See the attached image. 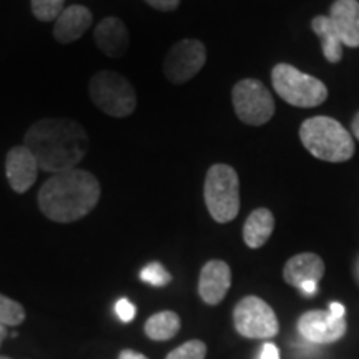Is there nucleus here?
<instances>
[{"label": "nucleus", "mask_w": 359, "mask_h": 359, "mask_svg": "<svg viewBox=\"0 0 359 359\" xmlns=\"http://www.w3.org/2000/svg\"><path fill=\"white\" fill-rule=\"evenodd\" d=\"M231 102L238 118L251 127L268 123L276 111L271 92L257 79L240 80L231 90Z\"/></svg>", "instance_id": "0eeeda50"}, {"label": "nucleus", "mask_w": 359, "mask_h": 359, "mask_svg": "<svg viewBox=\"0 0 359 359\" xmlns=\"http://www.w3.org/2000/svg\"><path fill=\"white\" fill-rule=\"evenodd\" d=\"M88 93L103 114L115 118H125L137 109V93L133 85L116 72H97L88 83Z\"/></svg>", "instance_id": "423d86ee"}, {"label": "nucleus", "mask_w": 359, "mask_h": 359, "mask_svg": "<svg viewBox=\"0 0 359 359\" xmlns=\"http://www.w3.org/2000/svg\"><path fill=\"white\" fill-rule=\"evenodd\" d=\"M206 344L200 339H191L183 343L182 346L175 348L165 359H205Z\"/></svg>", "instance_id": "5701e85b"}, {"label": "nucleus", "mask_w": 359, "mask_h": 359, "mask_svg": "<svg viewBox=\"0 0 359 359\" xmlns=\"http://www.w3.org/2000/svg\"><path fill=\"white\" fill-rule=\"evenodd\" d=\"M93 15L87 7L70 6L64 8L53 25V37L60 43H72L82 39L92 25Z\"/></svg>", "instance_id": "2eb2a0df"}, {"label": "nucleus", "mask_w": 359, "mask_h": 359, "mask_svg": "<svg viewBox=\"0 0 359 359\" xmlns=\"http://www.w3.org/2000/svg\"><path fill=\"white\" fill-rule=\"evenodd\" d=\"M0 359H11V358H7V356H0Z\"/></svg>", "instance_id": "2f4dec72"}, {"label": "nucleus", "mask_w": 359, "mask_h": 359, "mask_svg": "<svg viewBox=\"0 0 359 359\" xmlns=\"http://www.w3.org/2000/svg\"><path fill=\"white\" fill-rule=\"evenodd\" d=\"M140 280L143 283H148L150 286H155V288H163L172 283V275L165 269V266L158 262H154L147 264L145 268L140 271Z\"/></svg>", "instance_id": "4be33fe9"}, {"label": "nucleus", "mask_w": 359, "mask_h": 359, "mask_svg": "<svg viewBox=\"0 0 359 359\" xmlns=\"http://www.w3.org/2000/svg\"><path fill=\"white\" fill-rule=\"evenodd\" d=\"M325 276V262L316 253H299L291 257L283 268V278L294 288H302L306 281L320 283Z\"/></svg>", "instance_id": "4468645a"}, {"label": "nucleus", "mask_w": 359, "mask_h": 359, "mask_svg": "<svg viewBox=\"0 0 359 359\" xmlns=\"http://www.w3.org/2000/svg\"><path fill=\"white\" fill-rule=\"evenodd\" d=\"M8 336V331H7V326H4V325H0V346H2V343H4V339H6Z\"/></svg>", "instance_id": "7c9ffc66"}, {"label": "nucleus", "mask_w": 359, "mask_h": 359, "mask_svg": "<svg viewBox=\"0 0 359 359\" xmlns=\"http://www.w3.org/2000/svg\"><path fill=\"white\" fill-rule=\"evenodd\" d=\"M316 290H318V283L314 281H306L304 285H302V288H299V291H303V294H308V296L316 293Z\"/></svg>", "instance_id": "c85d7f7f"}, {"label": "nucleus", "mask_w": 359, "mask_h": 359, "mask_svg": "<svg viewBox=\"0 0 359 359\" xmlns=\"http://www.w3.org/2000/svg\"><path fill=\"white\" fill-rule=\"evenodd\" d=\"M311 30L321 40L323 55L330 64H338L343 58L344 45L336 34L333 22L326 15H316L311 20Z\"/></svg>", "instance_id": "a211bd4d"}, {"label": "nucleus", "mask_w": 359, "mask_h": 359, "mask_svg": "<svg viewBox=\"0 0 359 359\" xmlns=\"http://www.w3.org/2000/svg\"><path fill=\"white\" fill-rule=\"evenodd\" d=\"M24 145L32 151L39 168L52 175L75 168L90 147L88 133L70 118H42L27 130Z\"/></svg>", "instance_id": "f257e3e1"}, {"label": "nucleus", "mask_w": 359, "mask_h": 359, "mask_svg": "<svg viewBox=\"0 0 359 359\" xmlns=\"http://www.w3.org/2000/svg\"><path fill=\"white\" fill-rule=\"evenodd\" d=\"M95 42L105 55L118 58L128 50L130 35L125 24L116 17H107L95 27Z\"/></svg>", "instance_id": "dca6fc26"}, {"label": "nucleus", "mask_w": 359, "mask_h": 359, "mask_svg": "<svg viewBox=\"0 0 359 359\" xmlns=\"http://www.w3.org/2000/svg\"><path fill=\"white\" fill-rule=\"evenodd\" d=\"M203 196L210 217L217 223H230L240 213V178L230 165L217 163L208 168Z\"/></svg>", "instance_id": "20e7f679"}, {"label": "nucleus", "mask_w": 359, "mask_h": 359, "mask_svg": "<svg viewBox=\"0 0 359 359\" xmlns=\"http://www.w3.org/2000/svg\"><path fill=\"white\" fill-rule=\"evenodd\" d=\"M275 230V215L268 208H257L243 224V240L248 248L258 250L271 238Z\"/></svg>", "instance_id": "f3484780"}, {"label": "nucleus", "mask_w": 359, "mask_h": 359, "mask_svg": "<svg viewBox=\"0 0 359 359\" xmlns=\"http://www.w3.org/2000/svg\"><path fill=\"white\" fill-rule=\"evenodd\" d=\"M115 313H116V316L120 318V321L130 323L135 320L137 308H135V304L132 302H128L127 298H122V299H118L115 304Z\"/></svg>", "instance_id": "b1692460"}, {"label": "nucleus", "mask_w": 359, "mask_h": 359, "mask_svg": "<svg viewBox=\"0 0 359 359\" xmlns=\"http://www.w3.org/2000/svg\"><path fill=\"white\" fill-rule=\"evenodd\" d=\"M271 83L283 100L299 109H314L327 98V87L320 79L303 74L291 64L273 67Z\"/></svg>", "instance_id": "39448f33"}, {"label": "nucleus", "mask_w": 359, "mask_h": 359, "mask_svg": "<svg viewBox=\"0 0 359 359\" xmlns=\"http://www.w3.org/2000/svg\"><path fill=\"white\" fill-rule=\"evenodd\" d=\"M100 182L85 170L72 168L52 175L39 191V206L48 219L74 223L95 208L100 200Z\"/></svg>", "instance_id": "f03ea898"}, {"label": "nucleus", "mask_w": 359, "mask_h": 359, "mask_svg": "<svg viewBox=\"0 0 359 359\" xmlns=\"http://www.w3.org/2000/svg\"><path fill=\"white\" fill-rule=\"evenodd\" d=\"M346 330L348 325L344 318L321 309L303 313L298 320L299 334L313 344H333L346 334Z\"/></svg>", "instance_id": "9d476101"}, {"label": "nucleus", "mask_w": 359, "mask_h": 359, "mask_svg": "<svg viewBox=\"0 0 359 359\" xmlns=\"http://www.w3.org/2000/svg\"><path fill=\"white\" fill-rule=\"evenodd\" d=\"M299 138L303 147L314 158L343 163L353 158L354 142L353 135L331 116H311L299 127Z\"/></svg>", "instance_id": "7ed1b4c3"}, {"label": "nucleus", "mask_w": 359, "mask_h": 359, "mask_svg": "<svg viewBox=\"0 0 359 359\" xmlns=\"http://www.w3.org/2000/svg\"><path fill=\"white\" fill-rule=\"evenodd\" d=\"M233 325L238 334L248 339H271L280 331L276 313L258 296H245L236 303Z\"/></svg>", "instance_id": "6e6552de"}, {"label": "nucleus", "mask_w": 359, "mask_h": 359, "mask_svg": "<svg viewBox=\"0 0 359 359\" xmlns=\"http://www.w3.org/2000/svg\"><path fill=\"white\" fill-rule=\"evenodd\" d=\"M118 359H148V358L145 354L133 351V349H123V351H120Z\"/></svg>", "instance_id": "bb28decb"}, {"label": "nucleus", "mask_w": 359, "mask_h": 359, "mask_svg": "<svg viewBox=\"0 0 359 359\" xmlns=\"http://www.w3.org/2000/svg\"><path fill=\"white\" fill-rule=\"evenodd\" d=\"M6 173L12 190L15 193H25L37 180L39 163L25 145L13 147L7 154Z\"/></svg>", "instance_id": "9b49d317"}, {"label": "nucleus", "mask_w": 359, "mask_h": 359, "mask_svg": "<svg viewBox=\"0 0 359 359\" xmlns=\"http://www.w3.org/2000/svg\"><path fill=\"white\" fill-rule=\"evenodd\" d=\"M259 359H280V351H278V348L273 343H266L262 349Z\"/></svg>", "instance_id": "a878e982"}, {"label": "nucleus", "mask_w": 359, "mask_h": 359, "mask_svg": "<svg viewBox=\"0 0 359 359\" xmlns=\"http://www.w3.org/2000/svg\"><path fill=\"white\" fill-rule=\"evenodd\" d=\"M182 320L175 311H160L145 323V334L151 341H168L178 334Z\"/></svg>", "instance_id": "6ab92c4d"}, {"label": "nucleus", "mask_w": 359, "mask_h": 359, "mask_svg": "<svg viewBox=\"0 0 359 359\" xmlns=\"http://www.w3.org/2000/svg\"><path fill=\"white\" fill-rule=\"evenodd\" d=\"M30 2H32V13L40 22L57 20L65 6V0H30Z\"/></svg>", "instance_id": "412c9836"}, {"label": "nucleus", "mask_w": 359, "mask_h": 359, "mask_svg": "<svg viewBox=\"0 0 359 359\" xmlns=\"http://www.w3.org/2000/svg\"><path fill=\"white\" fill-rule=\"evenodd\" d=\"M351 133L354 135V138L359 142V111L354 115L353 122H351Z\"/></svg>", "instance_id": "c756f323"}, {"label": "nucleus", "mask_w": 359, "mask_h": 359, "mask_svg": "<svg viewBox=\"0 0 359 359\" xmlns=\"http://www.w3.org/2000/svg\"><path fill=\"white\" fill-rule=\"evenodd\" d=\"M206 62V48L196 39L180 40L170 48L163 62V72L168 82L182 85L198 75Z\"/></svg>", "instance_id": "1a4fd4ad"}, {"label": "nucleus", "mask_w": 359, "mask_h": 359, "mask_svg": "<svg viewBox=\"0 0 359 359\" xmlns=\"http://www.w3.org/2000/svg\"><path fill=\"white\" fill-rule=\"evenodd\" d=\"M330 313L334 314V316L338 318H344V314H346V309L341 303H330Z\"/></svg>", "instance_id": "cd10ccee"}, {"label": "nucleus", "mask_w": 359, "mask_h": 359, "mask_svg": "<svg viewBox=\"0 0 359 359\" xmlns=\"http://www.w3.org/2000/svg\"><path fill=\"white\" fill-rule=\"evenodd\" d=\"M145 2L160 12H173L180 6V0H145Z\"/></svg>", "instance_id": "393cba45"}, {"label": "nucleus", "mask_w": 359, "mask_h": 359, "mask_svg": "<svg viewBox=\"0 0 359 359\" xmlns=\"http://www.w3.org/2000/svg\"><path fill=\"white\" fill-rule=\"evenodd\" d=\"M25 321V309L15 299L0 293V325L19 326Z\"/></svg>", "instance_id": "aec40b11"}, {"label": "nucleus", "mask_w": 359, "mask_h": 359, "mask_svg": "<svg viewBox=\"0 0 359 359\" xmlns=\"http://www.w3.org/2000/svg\"><path fill=\"white\" fill-rule=\"evenodd\" d=\"M231 286V269L222 259L205 263L200 271L198 294L205 304L217 306L224 299Z\"/></svg>", "instance_id": "f8f14e48"}, {"label": "nucleus", "mask_w": 359, "mask_h": 359, "mask_svg": "<svg viewBox=\"0 0 359 359\" xmlns=\"http://www.w3.org/2000/svg\"><path fill=\"white\" fill-rule=\"evenodd\" d=\"M330 19L344 47H359V0H334Z\"/></svg>", "instance_id": "ddd939ff"}]
</instances>
